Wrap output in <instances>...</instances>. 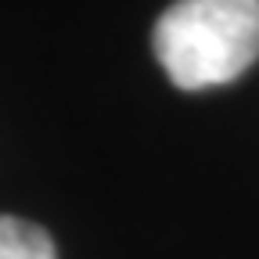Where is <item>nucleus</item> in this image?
Wrapping results in <instances>:
<instances>
[{"mask_svg":"<svg viewBox=\"0 0 259 259\" xmlns=\"http://www.w3.org/2000/svg\"><path fill=\"white\" fill-rule=\"evenodd\" d=\"M0 259H58V252L44 227L18 216H0Z\"/></svg>","mask_w":259,"mask_h":259,"instance_id":"2","label":"nucleus"},{"mask_svg":"<svg viewBox=\"0 0 259 259\" xmlns=\"http://www.w3.org/2000/svg\"><path fill=\"white\" fill-rule=\"evenodd\" d=\"M151 47L173 87H227L259 61V0H177L158 15Z\"/></svg>","mask_w":259,"mask_h":259,"instance_id":"1","label":"nucleus"}]
</instances>
